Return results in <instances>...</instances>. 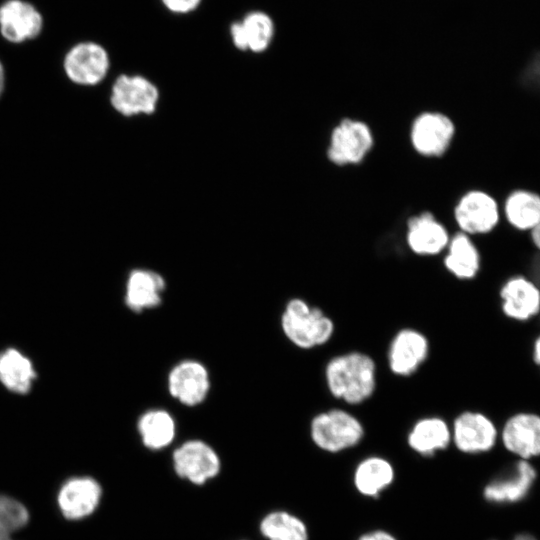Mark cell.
<instances>
[{
  "mask_svg": "<svg viewBox=\"0 0 540 540\" xmlns=\"http://www.w3.org/2000/svg\"><path fill=\"white\" fill-rule=\"evenodd\" d=\"M330 393L349 404L367 400L376 388V366L362 352H349L332 358L325 368Z\"/></svg>",
  "mask_w": 540,
  "mask_h": 540,
  "instance_id": "obj_1",
  "label": "cell"
},
{
  "mask_svg": "<svg viewBox=\"0 0 540 540\" xmlns=\"http://www.w3.org/2000/svg\"><path fill=\"white\" fill-rule=\"evenodd\" d=\"M285 336L297 347L310 349L325 344L334 333V323L318 307L304 300H290L281 317Z\"/></svg>",
  "mask_w": 540,
  "mask_h": 540,
  "instance_id": "obj_2",
  "label": "cell"
},
{
  "mask_svg": "<svg viewBox=\"0 0 540 540\" xmlns=\"http://www.w3.org/2000/svg\"><path fill=\"white\" fill-rule=\"evenodd\" d=\"M110 65L107 49L95 40L74 43L62 59L65 77L79 86H95L101 83L107 76Z\"/></svg>",
  "mask_w": 540,
  "mask_h": 540,
  "instance_id": "obj_3",
  "label": "cell"
},
{
  "mask_svg": "<svg viewBox=\"0 0 540 540\" xmlns=\"http://www.w3.org/2000/svg\"><path fill=\"white\" fill-rule=\"evenodd\" d=\"M310 432L316 446L333 453L355 446L364 435L361 422L342 409L316 415L311 422Z\"/></svg>",
  "mask_w": 540,
  "mask_h": 540,
  "instance_id": "obj_4",
  "label": "cell"
},
{
  "mask_svg": "<svg viewBox=\"0 0 540 540\" xmlns=\"http://www.w3.org/2000/svg\"><path fill=\"white\" fill-rule=\"evenodd\" d=\"M159 90L141 75H119L111 88L110 103L119 114L131 117L150 115L157 109Z\"/></svg>",
  "mask_w": 540,
  "mask_h": 540,
  "instance_id": "obj_5",
  "label": "cell"
},
{
  "mask_svg": "<svg viewBox=\"0 0 540 540\" xmlns=\"http://www.w3.org/2000/svg\"><path fill=\"white\" fill-rule=\"evenodd\" d=\"M44 27L41 11L28 0H4L0 4V35L4 41L21 45L37 39Z\"/></svg>",
  "mask_w": 540,
  "mask_h": 540,
  "instance_id": "obj_6",
  "label": "cell"
},
{
  "mask_svg": "<svg viewBox=\"0 0 540 540\" xmlns=\"http://www.w3.org/2000/svg\"><path fill=\"white\" fill-rule=\"evenodd\" d=\"M372 145L373 136L367 124L344 119L332 131L328 158L337 165L356 164L363 160Z\"/></svg>",
  "mask_w": 540,
  "mask_h": 540,
  "instance_id": "obj_7",
  "label": "cell"
},
{
  "mask_svg": "<svg viewBox=\"0 0 540 540\" xmlns=\"http://www.w3.org/2000/svg\"><path fill=\"white\" fill-rule=\"evenodd\" d=\"M173 467L177 475L191 483L201 485L220 471L216 451L201 440H189L173 452Z\"/></svg>",
  "mask_w": 540,
  "mask_h": 540,
  "instance_id": "obj_8",
  "label": "cell"
},
{
  "mask_svg": "<svg viewBox=\"0 0 540 540\" xmlns=\"http://www.w3.org/2000/svg\"><path fill=\"white\" fill-rule=\"evenodd\" d=\"M455 219L465 234H484L491 231L499 221L496 200L488 193L473 190L459 200Z\"/></svg>",
  "mask_w": 540,
  "mask_h": 540,
  "instance_id": "obj_9",
  "label": "cell"
},
{
  "mask_svg": "<svg viewBox=\"0 0 540 540\" xmlns=\"http://www.w3.org/2000/svg\"><path fill=\"white\" fill-rule=\"evenodd\" d=\"M454 131V124L446 115L425 112L412 124L411 142L414 149L424 156H440L449 147Z\"/></svg>",
  "mask_w": 540,
  "mask_h": 540,
  "instance_id": "obj_10",
  "label": "cell"
},
{
  "mask_svg": "<svg viewBox=\"0 0 540 540\" xmlns=\"http://www.w3.org/2000/svg\"><path fill=\"white\" fill-rule=\"evenodd\" d=\"M209 388V373L198 361H182L169 373V392L173 398L184 405L195 406L203 402Z\"/></svg>",
  "mask_w": 540,
  "mask_h": 540,
  "instance_id": "obj_11",
  "label": "cell"
},
{
  "mask_svg": "<svg viewBox=\"0 0 540 540\" xmlns=\"http://www.w3.org/2000/svg\"><path fill=\"white\" fill-rule=\"evenodd\" d=\"M427 338L415 329L400 330L393 338L388 352L391 371L399 376H409L424 362L428 355Z\"/></svg>",
  "mask_w": 540,
  "mask_h": 540,
  "instance_id": "obj_12",
  "label": "cell"
},
{
  "mask_svg": "<svg viewBox=\"0 0 540 540\" xmlns=\"http://www.w3.org/2000/svg\"><path fill=\"white\" fill-rule=\"evenodd\" d=\"M451 435L460 451L466 453L483 452L494 445L496 429L483 414L465 412L455 419Z\"/></svg>",
  "mask_w": 540,
  "mask_h": 540,
  "instance_id": "obj_13",
  "label": "cell"
},
{
  "mask_svg": "<svg viewBox=\"0 0 540 540\" xmlns=\"http://www.w3.org/2000/svg\"><path fill=\"white\" fill-rule=\"evenodd\" d=\"M274 30L273 20L268 14L252 11L242 20L232 23L230 35L237 49L260 53L270 46Z\"/></svg>",
  "mask_w": 540,
  "mask_h": 540,
  "instance_id": "obj_14",
  "label": "cell"
},
{
  "mask_svg": "<svg viewBox=\"0 0 540 540\" xmlns=\"http://www.w3.org/2000/svg\"><path fill=\"white\" fill-rule=\"evenodd\" d=\"M101 493V487L96 480L89 477L73 478L61 488L58 503L66 518L77 520L94 512Z\"/></svg>",
  "mask_w": 540,
  "mask_h": 540,
  "instance_id": "obj_15",
  "label": "cell"
},
{
  "mask_svg": "<svg viewBox=\"0 0 540 540\" xmlns=\"http://www.w3.org/2000/svg\"><path fill=\"white\" fill-rule=\"evenodd\" d=\"M504 445L524 459L540 454V417L519 414L511 418L502 433Z\"/></svg>",
  "mask_w": 540,
  "mask_h": 540,
  "instance_id": "obj_16",
  "label": "cell"
},
{
  "mask_svg": "<svg viewBox=\"0 0 540 540\" xmlns=\"http://www.w3.org/2000/svg\"><path fill=\"white\" fill-rule=\"evenodd\" d=\"M449 240L445 227L430 213H422L408 223L407 243L416 254H438L448 246Z\"/></svg>",
  "mask_w": 540,
  "mask_h": 540,
  "instance_id": "obj_17",
  "label": "cell"
},
{
  "mask_svg": "<svg viewBox=\"0 0 540 540\" xmlns=\"http://www.w3.org/2000/svg\"><path fill=\"white\" fill-rule=\"evenodd\" d=\"M165 288L162 276L148 269H134L126 283L125 302L135 312L156 307Z\"/></svg>",
  "mask_w": 540,
  "mask_h": 540,
  "instance_id": "obj_18",
  "label": "cell"
},
{
  "mask_svg": "<svg viewBox=\"0 0 540 540\" xmlns=\"http://www.w3.org/2000/svg\"><path fill=\"white\" fill-rule=\"evenodd\" d=\"M451 438V430L443 419L427 417L414 424L408 434V444L417 453L430 456L445 449Z\"/></svg>",
  "mask_w": 540,
  "mask_h": 540,
  "instance_id": "obj_19",
  "label": "cell"
},
{
  "mask_svg": "<svg viewBox=\"0 0 540 540\" xmlns=\"http://www.w3.org/2000/svg\"><path fill=\"white\" fill-rule=\"evenodd\" d=\"M504 312L524 320L536 314L540 307V293L536 286L524 278H514L501 291Z\"/></svg>",
  "mask_w": 540,
  "mask_h": 540,
  "instance_id": "obj_20",
  "label": "cell"
},
{
  "mask_svg": "<svg viewBox=\"0 0 540 540\" xmlns=\"http://www.w3.org/2000/svg\"><path fill=\"white\" fill-rule=\"evenodd\" d=\"M394 479L392 464L384 458L373 456L362 460L354 472V485L365 496L377 497Z\"/></svg>",
  "mask_w": 540,
  "mask_h": 540,
  "instance_id": "obj_21",
  "label": "cell"
},
{
  "mask_svg": "<svg viewBox=\"0 0 540 540\" xmlns=\"http://www.w3.org/2000/svg\"><path fill=\"white\" fill-rule=\"evenodd\" d=\"M138 432L147 448L159 450L173 441L176 425L173 417L167 411L153 409L140 417Z\"/></svg>",
  "mask_w": 540,
  "mask_h": 540,
  "instance_id": "obj_22",
  "label": "cell"
},
{
  "mask_svg": "<svg viewBox=\"0 0 540 540\" xmlns=\"http://www.w3.org/2000/svg\"><path fill=\"white\" fill-rule=\"evenodd\" d=\"M479 254L467 234L458 233L448 243L444 259L447 270L460 279L474 277L479 269Z\"/></svg>",
  "mask_w": 540,
  "mask_h": 540,
  "instance_id": "obj_23",
  "label": "cell"
},
{
  "mask_svg": "<svg viewBox=\"0 0 540 540\" xmlns=\"http://www.w3.org/2000/svg\"><path fill=\"white\" fill-rule=\"evenodd\" d=\"M517 473L513 478L495 481L484 489V496L494 502H515L529 491L536 477L534 468L525 460L518 462Z\"/></svg>",
  "mask_w": 540,
  "mask_h": 540,
  "instance_id": "obj_24",
  "label": "cell"
},
{
  "mask_svg": "<svg viewBox=\"0 0 540 540\" xmlns=\"http://www.w3.org/2000/svg\"><path fill=\"white\" fill-rule=\"evenodd\" d=\"M508 222L520 230H532L540 222V196L534 192L517 190L504 205Z\"/></svg>",
  "mask_w": 540,
  "mask_h": 540,
  "instance_id": "obj_25",
  "label": "cell"
},
{
  "mask_svg": "<svg viewBox=\"0 0 540 540\" xmlns=\"http://www.w3.org/2000/svg\"><path fill=\"white\" fill-rule=\"evenodd\" d=\"M35 378V371L28 358L15 349L0 355V381L11 391L26 393Z\"/></svg>",
  "mask_w": 540,
  "mask_h": 540,
  "instance_id": "obj_26",
  "label": "cell"
},
{
  "mask_svg": "<svg viewBox=\"0 0 540 540\" xmlns=\"http://www.w3.org/2000/svg\"><path fill=\"white\" fill-rule=\"evenodd\" d=\"M260 531L269 540H308L304 522L285 511L266 515L260 523Z\"/></svg>",
  "mask_w": 540,
  "mask_h": 540,
  "instance_id": "obj_27",
  "label": "cell"
},
{
  "mask_svg": "<svg viewBox=\"0 0 540 540\" xmlns=\"http://www.w3.org/2000/svg\"><path fill=\"white\" fill-rule=\"evenodd\" d=\"M28 519L29 514L24 505L0 495V540H13L11 534L24 527Z\"/></svg>",
  "mask_w": 540,
  "mask_h": 540,
  "instance_id": "obj_28",
  "label": "cell"
},
{
  "mask_svg": "<svg viewBox=\"0 0 540 540\" xmlns=\"http://www.w3.org/2000/svg\"><path fill=\"white\" fill-rule=\"evenodd\" d=\"M163 5L171 12L185 14L194 11L201 0H161Z\"/></svg>",
  "mask_w": 540,
  "mask_h": 540,
  "instance_id": "obj_29",
  "label": "cell"
},
{
  "mask_svg": "<svg viewBox=\"0 0 540 540\" xmlns=\"http://www.w3.org/2000/svg\"><path fill=\"white\" fill-rule=\"evenodd\" d=\"M358 540H397L392 534L383 531L375 530L360 536Z\"/></svg>",
  "mask_w": 540,
  "mask_h": 540,
  "instance_id": "obj_30",
  "label": "cell"
},
{
  "mask_svg": "<svg viewBox=\"0 0 540 540\" xmlns=\"http://www.w3.org/2000/svg\"><path fill=\"white\" fill-rule=\"evenodd\" d=\"M6 83H7L6 69H5L4 63L0 59V98L5 90Z\"/></svg>",
  "mask_w": 540,
  "mask_h": 540,
  "instance_id": "obj_31",
  "label": "cell"
},
{
  "mask_svg": "<svg viewBox=\"0 0 540 540\" xmlns=\"http://www.w3.org/2000/svg\"><path fill=\"white\" fill-rule=\"evenodd\" d=\"M534 244L540 249V222L531 230Z\"/></svg>",
  "mask_w": 540,
  "mask_h": 540,
  "instance_id": "obj_32",
  "label": "cell"
},
{
  "mask_svg": "<svg viewBox=\"0 0 540 540\" xmlns=\"http://www.w3.org/2000/svg\"><path fill=\"white\" fill-rule=\"evenodd\" d=\"M535 360L540 364V338L535 345Z\"/></svg>",
  "mask_w": 540,
  "mask_h": 540,
  "instance_id": "obj_33",
  "label": "cell"
},
{
  "mask_svg": "<svg viewBox=\"0 0 540 540\" xmlns=\"http://www.w3.org/2000/svg\"><path fill=\"white\" fill-rule=\"evenodd\" d=\"M513 540H536V539L529 534H519Z\"/></svg>",
  "mask_w": 540,
  "mask_h": 540,
  "instance_id": "obj_34",
  "label": "cell"
}]
</instances>
